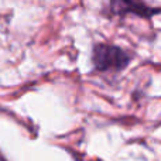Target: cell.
Listing matches in <instances>:
<instances>
[{
	"instance_id": "6da1fadb",
	"label": "cell",
	"mask_w": 161,
	"mask_h": 161,
	"mask_svg": "<svg viewBox=\"0 0 161 161\" xmlns=\"http://www.w3.org/2000/svg\"><path fill=\"white\" fill-rule=\"evenodd\" d=\"M92 59L97 71H122L130 62V57L127 53L110 44L95 45Z\"/></svg>"
},
{
	"instance_id": "7a4b0ae2",
	"label": "cell",
	"mask_w": 161,
	"mask_h": 161,
	"mask_svg": "<svg viewBox=\"0 0 161 161\" xmlns=\"http://www.w3.org/2000/svg\"><path fill=\"white\" fill-rule=\"evenodd\" d=\"M112 10L117 14H137L142 17H151L153 14L158 13L160 10H153V8L147 7L146 4H143L142 2L137 0H110Z\"/></svg>"
}]
</instances>
